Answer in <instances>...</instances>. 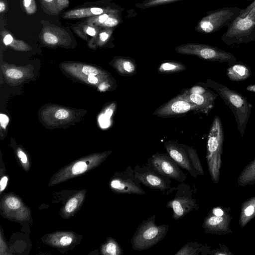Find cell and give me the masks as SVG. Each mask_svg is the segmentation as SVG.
<instances>
[{
	"label": "cell",
	"mask_w": 255,
	"mask_h": 255,
	"mask_svg": "<svg viewBox=\"0 0 255 255\" xmlns=\"http://www.w3.org/2000/svg\"><path fill=\"white\" fill-rule=\"evenodd\" d=\"M206 85L215 90L230 108L234 116L238 131L243 137L251 115L252 105L240 93L216 81L208 79Z\"/></svg>",
	"instance_id": "6da1fadb"
},
{
	"label": "cell",
	"mask_w": 255,
	"mask_h": 255,
	"mask_svg": "<svg viewBox=\"0 0 255 255\" xmlns=\"http://www.w3.org/2000/svg\"><path fill=\"white\" fill-rule=\"evenodd\" d=\"M224 132L220 117L216 116L212 122L207 140L206 159L211 179L217 184L220 178L223 154Z\"/></svg>",
	"instance_id": "7a4b0ae2"
},
{
	"label": "cell",
	"mask_w": 255,
	"mask_h": 255,
	"mask_svg": "<svg viewBox=\"0 0 255 255\" xmlns=\"http://www.w3.org/2000/svg\"><path fill=\"white\" fill-rule=\"evenodd\" d=\"M169 228L165 224L156 225L155 215L143 220L131 238L132 249L141 251L152 247L165 237Z\"/></svg>",
	"instance_id": "3957f363"
},
{
	"label": "cell",
	"mask_w": 255,
	"mask_h": 255,
	"mask_svg": "<svg viewBox=\"0 0 255 255\" xmlns=\"http://www.w3.org/2000/svg\"><path fill=\"white\" fill-rule=\"evenodd\" d=\"M228 45L247 43L255 40V8L245 17H236L221 36Z\"/></svg>",
	"instance_id": "277c9868"
},
{
	"label": "cell",
	"mask_w": 255,
	"mask_h": 255,
	"mask_svg": "<svg viewBox=\"0 0 255 255\" xmlns=\"http://www.w3.org/2000/svg\"><path fill=\"white\" fill-rule=\"evenodd\" d=\"M243 8L238 7H224L206 12L195 26L199 33L209 34L215 32L229 25L240 16Z\"/></svg>",
	"instance_id": "5b68a950"
},
{
	"label": "cell",
	"mask_w": 255,
	"mask_h": 255,
	"mask_svg": "<svg viewBox=\"0 0 255 255\" xmlns=\"http://www.w3.org/2000/svg\"><path fill=\"white\" fill-rule=\"evenodd\" d=\"M175 50L180 54L194 55L209 61L226 63L229 66L237 61L232 53L206 44L184 43L176 46Z\"/></svg>",
	"instance_id": "8992f818"
},
{
	"label": "cell",
	"mask_w": 255,
	"mask_h": 255,
	"mask_svg": "<svg viewBox=\"0 0 255 255\" xmlns=\"http://www.w3.org/2000/svg\"><path fill=\"white\" fill-rule=\"evenodd\" d=\"M192 191L190 187L183 182L177 187L175 196L166 205L167 208L172 209L174 219L178 220L198 207Z\"/></svg>",
	"instance_id": "52a82bcc"
},
{
	"label": "cell",
	"mask_w": 255,
	"mask_h": 255,
	"mask_svg": "<svg viewBox=\"0 0 255 255\" xmlns=\"http://www.w3.org/2000/svg\"><path fill=\"white\" fill-rule=\"evenodd\" d=\"M147 166L161 174L179 182H183L187 177L179 166L169 154L156 153L147 161Z\"/></svg>",
	"instance_id": "ba28073f"
},
{
	"label": "cell",
	"mask_w": 255,
	"mask_h": 255,
	"mask_svg": "<svg viewBox=\"0 0 255 255\" xmlns=\"http://www.w3.org/2000/svg\"><path fill=\"white\" fill-rule=\"evenodd\" d=\"M206 85L195 86L189 90H185L182 94L194 105L198 112L208 114L215 106V101L218 94L207 88Z\"/></svg>",
	"instance_id": "9c48e42d"
},
{
	"label": "cell",
	"mask_w": 255,
	"mask_h": 255,
	"mask_svg": "<svg viewBox=\"0 0 255 255\" xmlns=\"http://www.w3.org/2000/svg\"><path fill=\"white\" fill-rule=\"evenodd\" d=\"M133 171L135 178L149 188L165 192L171 187L170 178L161 174L148 166H136Z\"/></svg>",
	"instance_id": "30bf717a"
},
{
	"label": "cell",
	"mask_w": 255,
	"mask_h": 255,
	"mask_svg": "<svg viewBox=\"0 0 255 255\" xmlns=\"http://www.w3.org/2000/svg\"><path fill=\"white\" fill-rule=\"evenodd\" d=\"M140 183L134 176L133 169L128 167L126 171L119 174L111 181L110 187L118 193L143 195L145 192Z\"/></svg>",
	"instance_id": "8fae6325"
},
{
	"label": "cell",
	"mask_w": 255,
	"mask_h": 255,
	"mask_svg": "<svg viewBox=\"0 0 255 255\" xmlns=\"http://www.w3.org/2000/svg\"><path fill=\"white\" fill-rule=\"evenodd\" d=\"M191 111L198 112L197 108L181 94L160 106L153 115L165 118L181 115Z\"/></svg>",
	"instance_id": "7c38bea8"
},
{
	"label": "cell",
	"mask_w": 255,
	"mask_h": 255,
	"mask_svg": "<svg viewBox=\"0 0 255 255\" xmlns=\"http://www.w3.org/2000/svg\"><path fill=\"white\" fill-rule=\"evenodd\" d=\"M230 210V208H228L225 214L222 216H216L210 211L202 225L205 233L220 236L232 233L230 223L232 217L229 213Z\"/></svg>",
	"instance_id": "4fadbf2b"
},
{
	"label": "cell",
	"mask_w": 255,
	"mask_h": 255,
	"mask_svg": "<svg viewBox=\"0 0 255 255\" xmlns=\"http://www.w3.org/2000/svg\"><path fill=\"white\" fill-rule=\"evenodd\" d=\"M164 146L169 155L180 168L187 171L193 177H197L190 162L185 145L174 141H167L164 142Z\"/></svg>",
	"instance_id": "5bb4252c"
},
{
	"label": "cell",
	"mask_w": 255,
	"mask_h": 255,
	"mask_svg": "<svg viewBox=\"0 0 255 255\" xmlns=\"http://www.w3.org/2000/svg\"><path fill=\"white\" fill-rule=\"evenodd\" d=\"M111 65L121 75L129 76L134 75L137 66L134 59L130 57L117 56L111 62Z\"/></svg>",
	"instance_id": "9a60e30c"
},
{
	"label": "cell",
	"mask_w": 255,
	"mask_h": 255,
	"mask_svg": "<svg viewBox=\"0 0 255 255\" xmlns=\"http://www.w3.org/2000/svg\"><path fill=\"white\" fill-rule=\"evenodd\" d=\"M226 75L232 81H242L251 76L252 71L248 65L241 62L236 61L227 69Z\"/></svg>",
	"instance_id": "2e32d148"
},
{
	"label": "cell",
	"mask_w": 255,
	"mask_h": 255,
	"mask_svg": "<svg viewBox=\"0 0 255 255\" xmlns=\"http://www.w3.org/2000/svg\"><path fill=\"white\" fill-rule=\"evenodd\" d=\"M255 217V196L245 200L241 205L239 224L245 227Z\"/></svg>",
	"instance_id": "e0dca14e"
},
{
	"label": "cell",
	"mask_w": 255,
	"mask_h": 255,
	"mask_svg": "<svg viewBox=\"0 0 255 255\" xmlns=\"http://www.w3.org/2000/svg\"><path fill=\"white\" fill-rule=\"evenodd\" d=\"M237 183L238 186L242 187L255 185V158L244 167Z\"/></svg>",
	"instance_id": "ac0fdd59"
},
{
	"label": "cell",
	"mask_w": 255,
	"mask_h": 255,
	"mask_svg": "<svg viewBox=\"0 0 255 255\" xmlns=\"http://www.w3.org/2000/svg\"><path fill=\"white\" fill-rule=\"evenodd\" d=\"M186 69L182 63L175 61H166L162 63L158 68L160 73L170 74L178 73Z\"/></svg>",
	"instance_id": "d6986e66"
},
{
	"label": "cell",
	"mask_w": 255,
	"mask_h": 255,
	"mask_svg": "<svg viewBox=\"0 0 255 255\" xmlns=\"http://www.w3.org/2000/svg\"><path fill=\"white\" fill-rule=\"evenodd\" d=\"M190 162L197 175H203L204 170L196 150L192 147L185 145Z\"/></svg>",
	"instance_id": "ffe728a7"
},
{
	"label": "cell",
	"mask_w": 255,
	"mask_h": 255,
	"mask_svg": "<svg viewBox=\"0 0 255 255\" xmlns=\"http://www.w3.org/2000/svg\"><path fill=\"white\" fill-rule=\"evenodd\" d=\"M202 248V245L198 243H188L181 248L175 255H198L201 252Z\"/></svg>",
	"instance_id": "44dd1931"
},
{
	"label": "cell",
	"mask_w": 255,
	"mask_h": 255,
	"mask_svg": "<svg viewBox=\"0 0 255 255\" xmlns=\"http://www.w3.org/2000/svg\"><path fill=\"white\" fill-rule=\"evenodd\" d=\"M180 0H143L141 2L135 4V6L140 9H144L159 5H165Z\"/></svg>",
	"instance_id": "7402d4cb"
},
{
	"label": "cell",
	"mask_w": 255,
	"mask_h": 255,
	"mask_svg": "<svg viewBox=\"0 0 255 255\" xmlns=\"http://www.w3.org/2000/svg\"><path fill=\"white\" fill-rule=\"evenodd\" d=\"M103 253L110 255H121L123 254V251L118 243L113 239H111L104 246Z\"/></svg>",
	"instance_id": "603a6c76"
},
{
	"label": "cell",
	"mask_w": 255,
	"mask_h": 255,
	"mask_svg": "<svg viewBox=\"0 0 255 255\" xmlns=\"http://www.w3.org/2000/svg\"><path fill=\"white\" fill-rule=\"evenodd\" d=\"M88 168V165L84 161H79L75 163L71 168L72 175H77L86 171Z\"/></svg>",
	"instance_id": "cb8c5ba5"
},
{
	"label": "cell",
	"mask_w": 255,
	"mask_h": 255,
	"mask_svg": "<svg viewBox=\"0 0 255 255\" xmlns=\"http://www.w3.org/2000/svg\"><path fill=\"white\" fill-rule=\"evenodd\" d=\"M5 75L10 79H19L23 76V72L16 68H9L7 69L5 72Z\"/></svg>",
	"instance_id": "d4e9b609"
},
{
	"label": "cell",
	"mask_w": 255,
	"mask_h": 255,
	"mask_svg": "<svg viewBox=\"0 0 255 255\" xmlns=\"http://www.w3.org/2000/svg\"><path fill=\"white\" fill-rule=\"evenodd\" d=\"M6 206L11 209H17L21 206L20 201L15 197H9L5 201Z\"/></svg>",
	"instance_id": "484cf974"
},
{
	"label": "cell",
	"mask_w": 255,
	"mask_h": 255,
	"mask_svg": "<svg viewBox=\"0 0 255 255\" xmlns=\"http://www.w3.org/2000/svg\"><path fill=\"white\" fill-rule=\"evenodd\" d=\"M70 116V113L67 110L61 108L56 110L54 114L55 118L59 120H64L68 119Z\"/></svg>",
	"instance_id": "4316f807"
},
{
	"label": "cell",
	"mask_w": 255,
	"mask_h": 255,
	"mask_svg": "<svg viewBox=\"0 0 255 255\" xmlns=\"http://www.w3.org/2000/svg\"><path fill=\"white\" fill-rule=\"evenodd\" d=\"M78 205V200L76 197L70 199L65 206V210L68 213L73 212L76 208Z\"/></svg>",
	"instance_id": "83f0119b"
},
{
	"label": "cell",
	"mask_w": 255,
	"mask_h": 255,
	"mask_svg": "<svg viewBox=\"0 0 255 255\" xmlns=\"http://www.w3.org/2000/svg\"><path fill=\"white\" fill-rule=\"evenodd\" d=\"M44 41L50 44H54L57 43L58 39L56 36L49 32H46L43 35Z\"/></svg>",
	"instance_id": "f1b7e54d"
},
{
	"label": "cell",
	"mask_w": 255,
	"mask_h": 255,
	"mask_svg": "<svg viewBox=\"0 0 255 255\" xmlns=\"http://www.w3.org/2000/svg\"><path fill=\"white\" fill-rule=\"evenodd\" d=\"M255 8V0L251 3L246 8L243 9V11L239 16L242 18L245 17L251 11L252 9Z\"/></svg>",
	"instance_id": "f546056e"
},
{
	"label": "cell",
	"mask_w": 255,
	"mask_h": 255,
	"mask_svg": "<svg viewBox=\"0 0 255 255\" xmlns=\"http://www.w3.org/2000/svg\"><path fill=\"white\" fill-rule=\"evenodd\" d=\"M113 32L112 29L101 32L100 34V39L101 41L104 42L108 40Z\"/></svg>",
	"instance_id": "4dcf8cb0"
},
{
	"label": "cell",
	"mask_w": 255,
	"mask_h": 255,
	"mask_svg": "<svg viewBox=\"0 0 255 255\" xmlns=\"http://www.w3.org/2000/svg\"><path fill=\"white\" fill-rule=\"evenodd\" d=\"M9 122L8 117L5 114H0V123L1 127L4 129L5 128Z\"/></svg>",
	"instance_id": "1f68e13d"
},
{
	"label": "cell",
	"mask_w": 255,
	"mask_h": 255,
	"mask_svg": "<svg viewBox=\"0 0 255 255\" xmlns=\"http://www.w3.org/2000/svg\"><path fill=\"white\" fill-rule=\"evenodd\" d=\"M227 209V208L217 207L212 209L211 212L216 216H222L225 214Z\"/></svg>",
	"instance_id": "d6a6232c"
},
{
	"label": "cell",
	"mask_w": 255,
	"mask_h": 255,
	"mask_svg": "<svg viewBox=\"0 0 255 255\" xmlns=\"http://www.w3.org/2000/svg\"><path fill=\"white\" fill-rule=\"evenodd\" d=\"M86 81L88 82V83L94 85L97 84L100 82L99 77L97 76L94 75H90L87 76Z\"/></svg>",
	"instance_id": "836d02e7"
},
{
	"label": "cell",
	"mask_w": 255,
	"mask_h": 255,
	"mask_svg": "<svg viewBox=\"0 0 255 255\" xmlns=\"http://www.w3.org/2000/svg\"><path fill=\"white\" fill-rule=\"evenodd\" d=\"M8 181V178L6 176H3L0 182V191L2 192L5 188Z\"/></svg>",
	"instance_id": "e575fe53"
},
{
	"label": "cell",
	"mask_w": 255,
	"mask_h": 255,
	"mask_svg": "<svg viewBox=\"0 0 255 255\" xmlns=\"http://www.w3.org/2000/svg\"><path fill=\"white\" fill-rule=\"evenodd\" d=\"M60 242L63 246H67L72 242V239L69 237L65 236L61 239Z\"/></svg>",
	"instance_id": "d590c367"
},
{
	"label": "cell",
	"mask_w": 255,
	"mask_h": 255,
	"mask_svg": "<svg viewBox=\"0 0 255 255\" xmlns=\"http://www.w3.org/2000/svg\"><path fill=\"white\" fill-rule=\"evenodd\" d=\"M17 155L18 157L20 159L21 161L23 163H26L27 162V158L24 152L20 150H18L17 152Z\"/></svg>",
	"instance_id": "8d00e7d4"
},
{
	"label": "cell",
	"mask_w": 255,
	"mask_h": 255,
	"mask_svg": "<svg viewBox=\"0 0 255 255\" xmlns=\"http://www.w3.org/2000/svg\"><path fill=\"white\" fill-rule=\"evenodd\" d=\"M113 13H104L102 15H100L98 18V21L99 22L103 24L106 20L109 18L110 15Z\"/></svg>",
	"instance_id": "74e56055"
},
{
	"label": "cell",
	"mask_w": 255,
	"mask_h": 255,
	"mask_svg": "<svg viewBox=\"0 0 255 255\" xmlns=\"http://www.w3.org/2000/svg\"><path fill=\"white\" fill-rule=\"evenodd\" d=\"M91 11L95 15L101 14L104 12V10L100 7H93L91 9Z\"/></svg>",
	"instance_id": "f35d334b"
},
{
	"label": "cell",
	"mask_w": 255,
	"mask_h": 255,
	"mask_svg": "<svg viewBox=\"0 0 255 255\" xmlns=\"http://www.w3.org/2000/svg\"><path fill=\"white\" fill-rule=\"evenodd\" d=\"M13 41V38L10 34H7L4 37L3 41L5 45L10 44Z\"/></svg>",
	"instance_id": "ab89813d"
},
{
	"label": "cell",
	"mask_w": 255,
	"mask_h": 255,
	"mask_svg": "<svg viewBox=\"0 0 255 255\" xmlns=\"http://www.w3.org/2000/svg\"><path fill=\"white\" fill-rule=\"evenodd\" d=\"M87 33L91 36H95L96 35V30L92 27H88L87 29Z\"/></svg>",
	"instance_id": "60d3db41"
},
{
	"label": "cell",
	"mask_w": 255,
	"mask_h": 255,
	"mask_svg": "<svg viewBox=\"0 0 255 255\" xmlns=\"http://www.w3.org/2000/svg\"><path fill=\"white\" fill-rule=\"evenodd\" d=\"M246 90L255 93V84L249 85L246 87Z\"/></svg>",
	"instance_id": "b9f144b4"
},
{
	"label": "cell",
	"mask_w": 255,
	"mask_h": 255,
	"mask_svg": "<svg viewBox=\"0 0 255 255\" xmlns=\"http://www.w3.org/2000/svg\"><path fill=\"white\" fill-rule=\"evenodd\" d=\"M5 9V5L2 2H0V11H3Z\"/></svg>",
	"instance_id": "7bdbcfd3"
},
{
	"label": "cell",
	"mask_w": 255,
	"mask_h": 255,
	"mask_svg": "<svg viewBox=\"0 0 255 255\" xmlns=\"http://www.w3.org/2000/svg\"><path fill=\"white\" fill-rule=\"evenodd\" d=\"M31 0H24V5L25 7H28L31 2Z\"/></svg>",
	"instance_id": "ee69618b"
},
{
	"label": "cell",
	"mask_w": 255,
	"mask_h": 255,
	"mask_svg": "<svg viewBox=\"0 0 255 255\" xmlns=\"http://www.w3.org/2000/svg\"><path fill=\"white\" fill-rule=\"evenodd\" d=\"M45 1H47V2H51L53 0H44Z\"/></svg>",
	"instance_id": "f6af8a7d"
}]
</instances>
